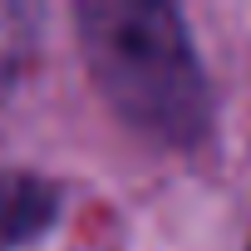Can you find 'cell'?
Returning a JSON list of instances; mask_svg holds the SVG:
<instances>
[{"mask_svg": "<svg viewBox=\"0 0 251 251\" xmlns=\"http://www.w3.org/2000/svg\"><path fill=\"white\" fill-rule=\"evenodd\" d=\"M246 251H251V241H246Z\"/></svg>", "mask_w": 251, "mask_h": 251, "instance_id": "cell-3", "label": "cell"}, {"mask_svg": "<svg viewBox=\"0 0 251 251\" xmlns=\"http://www.w3.org/2000/svg\"><path fill=\"white\" fill-rule=\"evenodd\" d=\"M89 74L128 128L187 148L207 133L212 94L182 15L158 0H84L74 10Z\"/></svg>", "mask_w": 251, "mask_h": 251, "instance_id": "cell-1", "label": "cell"}, {"mask_svg": "<svg viewBox=\"0 0 251 251\" xmlns=\"http://www.w3.org/2000/svg\"><path fill=\"white\" fill-rule=\"evenodd\" d=\"M59 212V192L30 173H0V246L30 241Z\"/></svg>", "mask_w": 251, "mask_h": 251, "instance_id": "cell-2", "label": "cell"}]
</instances>
